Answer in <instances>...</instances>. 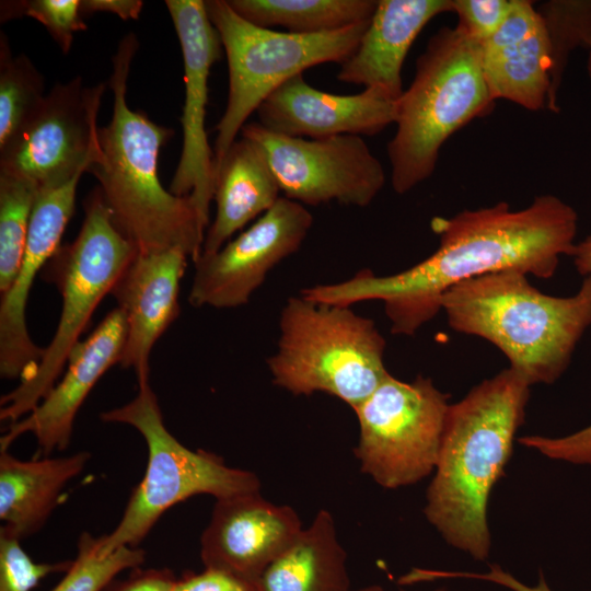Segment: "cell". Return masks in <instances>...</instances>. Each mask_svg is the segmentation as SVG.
Instances as JSON below:
<instances>
[{
  "label": "cell",
  "mask_w": 591,
  "mask_h": 591,
  "mask_svg": "<svg viewBox=\"0 0 591 591\" xmlns=\"http://www.w3.org/2000/svg\"><path fill=\"white\" fill-rule=\"evenodd\" d=\"M138 48L137 36L128 33L113 56L108 81L113 114L106 126L99 127V150L88 172L97 179L116 227L138 253L181 248L194 260L202 251L206 228L190 197L172 194L158 176L160 151L174 130L127 103V81Z\"/></svg>",
  "instance_id": "cell-2"
},
{
  "label": "cell",
  "mask_w": 591,
  "mask_h": 591,
  "mask_svg": "<svg viewBox=\"0 0 591 591\" xmlns=\"http://www.w3.org/2000/svg\"><path fill=\"white\" fill-rule=\"evenodd\" d=\"M91 454L22 461L0 451V519L20 540L38 532L57 506L66 485L80 475Z\"/></svg>",
  "instance_id": "cell-22"
},
{
  "label": "cell",
  "mask_w": 591,
  "mask_h": 591,
  "mask_svg": "<svg viewBox=\"0 0 591 591\" xmlns=\"http://www.w3.org/2000/svg\"><path fill=\"white\" fill-rule=\"evenodd\" d=\"M350 591H384L382 589V587L380 586H369V587H364V588H361V589H358V590H350ZM402 591H405V590H402ZM434 591H448L445 589H437Z\"/></svg>",
  "instance_id": "cell-38"
},
{
  "label": "cell",
  "mask_w": 591,
  "mask_h": 591,
  "mask_svg": "<svg viewBox=\"0 0 591 591\" xmlns=\"http://www.w3.org/2000/svg\"><path fill=\"white\" fill-rule=\"evenodd\" d=\"M302 529L291 507L275 505L259 491L216 499L200 537V558L205 567L256 582Z\"/></svg>",
  "instance_id": "cell-15"
},
{
  "label": "cell",
  "mask_w": 591,
  "mask_h": 591,
  "mask_svg": "<svg viewBox=\"0 0 591 591\" xmlns=\"http://www.w3.org/2000/svg\"><path fill=\"white\" fill-rule=\"evenodd\" d=\"M256 113L263 127L289 137H371L395 124L397 100L381 88L352 95L325 92L310 85L300 73L271 92Z\"/></svg>",
  "instance_id": "cell-16"
},
{
  "label": "cell",
  "mask_w": 591,
  "mask_h": 591,
  "mask_svg": "<svg viewBox=\"0 0 591 591\" xmlns=\"http://www.w3.org/2000/svg\"><path fill=\"white\" fill-rule=\"evenodd\" d=\"M494 102L484 78L482 44L459 25L440 28L397 100L396 131L387 143L394 192L406 194L428 179L443 143L488 113Z\"/></svg>",
  "instance_id": "cell-5"
},
{
  "label": "cell",
  "mask_w": 591,
  "mask_h": 591,
  "mask_svg": "<svg viewBox=\"0 0 591 591\" xmlns=\"http://www.w3.org/2000/svg\"><path fill=\"white\" fill-rule=\"evenodd\" d=\"M240 135L264 150L283 197L305 207L335 201L364 208L384 187V169L361 136L296 138L257 121Z\"/></svg>",
  "instance_id": "cell-11"
},
{
  "label": "cell",
  "mask_w": 591,
  "mask_h": 591,
  "mask_svg": "<svg viewBox=\"0 0 591 591\" xmlns=\"http://www.w3.org/2000/svg\"><path fill=\"white\" fill-rule=\"evenodd\" d=\"M452 12V0H378L354 53L340 65L345 83L381 88L398 100L405 58L422 28L437 15Z\"/></svg>",
  "instance_id": "cell-20"
},
{
  "label": "cell",
  "mask_w": 591,
  "mask_h": 591,
  "mask_svg": "<svg viewBox=\"0 0 591 591\" xmlns=\"http://www.w3.org/2000/svg\"><path fill=\"white\" fill-rule=\"evenodd\" d=\"M188 258L181 248L137 252L111 291L127 325L119 364L132 369L137 381L149 379L151 350L179 315L181 280Z\"/></svg>",
  "instance_id": "cell-18"
},
{
  "label": "cell",
  "mask_w": 591,
  "mask_h": 591,
  "mask_svg": "<svg viewBox=\"0 0 591 591\" xmlns=\"http://www.w3.org/2000/svg\"><path fill=\"white\" fill-rule=\"evenodd\" d=\"M256 587L257 591H350L347 554L333 515L320 510L264 569Z\"/></svg>",
  "instance_id": "cell-23"
},
{
  "label": "cell",
  "mask_w": 591,
  "mask_h": 591,
  "mask_svg": "<svg viewBox=\"0 0 591 591\" xmlns=\"http://www.w3.org/2000/svg\"><path fill=\"white\" fill-rule=\"evenodd\" d=\"M552 47L551 88L546 108L558 112V92L569 55L591 42V0H551L537 10Z\"/></svg>",
  "instance_id": "cell-27"
},
{
  "label": "cell",
  "mask_w": 591,
  "mask_h": 591,
  "mask_svg": "<svg viewBox=\"0 0 591 591\" xmlns=\"http://www.w3.org/2000/svg\"><path fill=\"white\" fill-rule=\"evenodd\" d=\"M450 405L430 379L404 382L390 373L354 408L361 471L387 489L428 476L438 463Z\"/></svg>",
  "instance_id": "cell-10"
},
{
  "label": "cell",
  "mask_w": 591,
  "mask_h": 591,
  "mask_svg": "<svg viewBox=\"0 0 591 591\" xmlns=\"http://www.w3.org/2000/svg\"><path fill=\"white\" fill-rule=\"evenodd\" d=\"M136 254L135 245L116 227L101 189L95 187L84 200L78 235L61 245L42 270V277L61 296L59 323L35 370L1 397V420L18 421L50 392L97 305Z\"/></svg>",
  "instance_id": "cell-7"
},
{
  "label": "cell",
  "mask_w": 591,
  "mask_h": 591,
  "mask_svg": "<svg viewBox=\"0 0 591 591\" xmlns=\"http://www.w3.org/2000/svg\"><path fill=\"white\" fill-rule=\"evenodd\" d=\"M30 16L45 26L63 54L71 49L74 34L88 27L80 13V0L1 1L0 21Z\"/></svg>",
  "instance_id": "cell-29"
},
{
  "label": "cell",
  "mask_w": 591,
  "mask_h": 591,
  "mask_svg": "<svg viewBox=\"0 0 591 591\" xmlns=\"http://www.w3.org/2000/svg\"><path fill=\"white\" fill-rule=\"evenodd\" d=\"M38 190L33 182L0 174V296L20 270Z\"/></svg>",
  "instance_id": "cell-26"
},
{
  "label": "cell",
  "mask_w": 591,
  "mask_h": 591,
  "mask_svg": "<svg viewBox=\"0 0 591 591\" xmlns=\"http://www.w3.org/2000/svg\"><path fill=\"white\" fill-rule=\"evenodd\" d=\"M431 228L439 246L418 264L389 276L362 269L341 282L304 288L301 294L340 306L381 301L391 332L412 336L441 312L444 293L466 280L510 269L552 278L560 258L575 251L578 215L560 198L541 195L520 210L500 201L434 217Z\"/></svg>",
  "instance_id": "cell-1"
},
{
  "label": "cell",
  "mask_w": 591,
  "mask_h": 591,
  "mask_svg": "<svg viewBox=\"0 0 591 591\" xmlns=\"http://www.w3.org/2000/svg\"><path fill=\"white\" fill-rule=\"evenodd\" d=\"M229 69V94L216 126L215 169L236 140L251 114L279 85L326 62L341 65L356 49L369 21L322 34H294L254 25L227 0L205 1Z\"/></svg>",
  "instance_id": "cell-9"
},
{
  "label": "cell",
  "mask_w": 591,
  "mask_h": 591,
  "mask_svg": "<svg viewBox=\"0 0 591 591\" xmlns=\"http://www.w3.org/2000/svg\"><path fill=\"white\" fill-rule=\"evenodd\" d=\"M127 335L124 312L113 309L94 331L72 349L62 378L26 416L11 422L0 438V451L15 439L32 433L40 452L65 450L76 416L102 375L121 361Z\"/></svg>",
  "instance_id": "cell-17"
},
{
  "label": "cell",
  "mask_w": 591,
  "mask_h": 591,
  "mask_svg": "<svg viewBox=\"0 0 591 591\" xmlns=\"http://www.w3.org/2000/svg\"><path fill=\"white\" fill-rule=\"evenodd\" d=\"M385 347L373 320L300 293L281 309L267 367L273 383L293 395L326 393L354 409L390 374Z\"/></svg>",
  "instance_id": "cell-6"
},
{
  "label": "cell",
  "mask_w": 591,
  "mask_h": 591,
  "mask_svg": "<svg viewBox=\"0 0 591 591\" xmlns=\"http://www.w3.org/2000/svg\"><path fill=\"white\" fill-rule=\"evenodd\" d=\"M44 79L24 54L13 56L0 36V148L18 132L45 97Z\"/></svg>",
  "instance_id": "cell-25"
},
{
  "label": "cell",
  "mask_w": 591,
  "mask_h": 591,
  "mask_svg": "<svg viewBox=\"0 0 591 591\" xmlns=\"http://www.w3.org/2000/svg\"><path fill=\"white\" fill-rule=\"evenodd\" d=\"M482 66L494 101L505 99L529 111L547 106L552 47L531 1L512 0L503 23L482 43Z\"/></svg>",
  "instance_id": "cell-19"
},
{
  "label": "cell",
  "mask_w": 591,
  "mask_h": 591,
  "mask_svg": "<svg viewBox=\"0 0 591 591\" xmlns=\"http://www.w3.org/2000/svg\"><path fill=\"white\" fill-rule=\"evenodd\" d=\"M313 225L310 210L283 196L219 251L194 259L188 296L193 306L232 309L246 304L268 273L303 244Z\"/></svg>",
  "instance_id": "cell-13"
},
{
  "label": "cell",
  "mask_w": 591,
  "mask_h": 591,
  "mask_svg": "<svg viewBox=\"0 0 591 591\" xmlns=\"http://www.w3.org/2000/svg\"><path fill=\"white\" fill-rule=\"evenodd\" d=\"M143 8L141 0H80L81 16L113 13L124 21L137 20Z\"/></svg>",
  "instance_id": "cell-36"
},
{
  "label": "cell",
  "mask_w": 591,
  "mask_h": 591,
  "mask_svg": "<svg viewBox=\"0 0 591 591\" xmlns=\"http://www.w3.org/2000/svg\"><path fill=\"white\" fill-rule=\"evenodd\" d=\"M264 150L253 140L236 139L216 170V216L204 239V253L219 251L248 222L281 197Z\"/></svg>",
  "instance_id": "cell-21"
},
{
  "label": "cell",
  "mask_w": 591,
  "mask_h": 591,
  "mask_svg": "<svg viewBox=\"0 0 591 591\" xmlns=\"http://www.w3.org/2000/svg\"><path fill=\"white\" fill-rule=\"evenodd\" d=\"M519 441L551 459L591 465V425L566 437L526 436Z\"/></svg>",
  "instance_id": "cell-32"
},
{
  "label": "cell",
  "mask_w": 591,
  "mask_h": 591,
  "mask_svg": "<svg viewBox=\"0 0 591 591\" xmlns=\"http://www.w3.org/2000/svg\"><path fill=\"white\" fill-rule=\"evenodd\" d=\"M71 561L35 563L21 546V540L0 529V591H33L47 576L65 572Z\"/></svg>",
  "instance_id": "cell-30"
},
{
  "label": "cell",
  "mask_w": 591,
  "mask_h": 591,
  "mask_svg": "<svg viewBox=\"0 0 591 591\" xmlns=\"http://www.w3.org/2000/svg\"><path fill=\"white\" fill-rule=\"evenodd\" d=\"M165 5L181 45L185 83L179 119L183 147L169 190L179 197H190L207 231L216 187L213 150L205 124L208 79L212 65L221 56L222 44L205 1L166 0Z\"/></svg>",
  "instance_id": "cell-14"
},
{
  "label": "cell",
  "mask_w": 591,
  "mask_h": 591,
  "mask_svg": "<svg viewBox=\"0 0 591 591\" xmlns=\"http://www.w3.org/2000/svg\"><path fill=\"white\" fill-rule=\"evenodd\" d=\"M106 84L82 78L57 82L10 141L0 148V174L39 188L88 172L96 157L97 115Z\"/></svg>",
  "instance_id": "cell-12"
},
{
  "label": "cell",
  "mask_w": 591,
  "mask_h": 591,
  "mask_svg": "<svg viewBox=\"0 0 591 591\" xmlns=\"http://www.w3.org/2000/svg\"><path fill=\"white\" fill-rule=\"evenodd\" d=\"M588 48H589V58H588V72H589V77L591 79V42L590 44L588 45Z\"/></svg>",
  "instance_id": "cell-39"
},
{
  "label": "cell",
  "mask_w": 591,
  "mask_h": 591,
  "mask_svg": "<svg viewBox=\"0 0 591 591\" xmlns=\"http://www.w3.org/2000/svg\"><path fill=\"white\" fill-rule=\"evenodd\" d=\"M530 384L507 368L449 407L425 515L453 547L487 558V505L524 422Z\"/></svg>",
  "instance_id": "cell-3"
},
{
  "label": "cell",
  "mask_w": 591,
  "mask_h": 591,
  "mask_svg": "<svg viewBox=\"0 0 591 591\" xmlns=\"http://www.w3.org/2000/svg\"><path fill=\"white\" fill-rule=\"evenodd\" d=\"M511 5L512 0H452V12L456 25L482 44L503 23Z\"/></svg>",
  "instance_id": "cell-31"
},
{
  "label": "cell",
  "mask_w": 591,
  "mask_h": 591,
  "mask_svg": "<svg viewBox=\"0 0 591 591\" xmlns=\"http://www.w3.org/2000/svg\"><path fill=\"white\" fill-rule=\"evenodd\" d=\"M571 256L577 271L584 277L591 276V234L576 244Z\"/></svg>",
  "instance_id": "cell-37"
},
{
  "label": "cell",
  "mask_w": 591,
  "mask_h": 591,
  "mask_svg": "<svg viewBox=\"0 0 591 591\" xmlns=\"http://www.w3.org/2000/svg\"><path fill=\"white\" fill-rule=\"evenodd\" d=\"M137 385L130 402L100 415L105 422L131 426L148 447L143 478L131 493L116 528L100 536V548L105 554L119 547H138L170 508L193 496L207 494L221 499L260 490L254 473L228 466L213 453L182 444L167 430L149 379L137 381Z\"/></svg>",
  "instance_id": "cell-8"
},
{
  "label": "cell",
  "mask_w": 591,
  "mask_h": 591,
  "mask_svg": "<svg viewBox=\"0 0 591 591\" xmlns=\"http://www.w3.org/2000/svg\"><path fill=\"white\" fill-rule=\"evenodd\" d=\"M100 542V537L82 533L74 560L50 591H103L120 572L141 567L146 559L139 547L125 546L105 554Z\"/></svg>",
  "instance_id": "cell-28"
},
{
  "label": "cell",
  "mask_w": 591,
  "mask_h": 591,
  "mask_svg": "<svg viewBox=\"0 0 591 591\" xmlns=\"http://www.w3.org/2000/svg\"><path fill=\"white\" fill-rule=\"evenodd\" d=\"M176 577L167 568L132 569L123 580L112 581L103 591H173Z\"/></svg>",
  "instance_id": "cell-34"
},
{
  "label": "cell",
  "mask_w": 591,
  "mask_h": 591,
  "mask_svg": "<svg viewBox=\"0 0 591 591\" xmlns=\"http://www.w3.org/2000/svg\"><path fill=\"white\" fill-rule=\"evenodd\" d=\"M173 591H257V587L255 581L230 571L205 567L201 572L176 578Z\"/></svg>",
  "instance_id": "cell-33"
},
{
  "label": "cell",
  "mask_w": 591,
  "mask_h": 591,
  "mask_svg": "<svg viewBox=\"0 0 591 591\" xmlns=\"http://www.w3.org/2000/svg\"><path fill=\"white\" fill-rule=\"evenodd\" d=\"M437 578H465V579H476L488 582H494L496 584L508 588L512 591H552L543 575H540L538 582L535 587L528 586L515 579L509 572H506L498 565H490L488 572H467V571H436Z\"/></svg>",
  "instance_id": "cell-35"
},
{
  "label": "cell",
  "mask_w": 591,
  "mask_h": 591,
  "mask_svg": "<svg viewBox=\"0 0 591 591\" xmlns=\"http://www.w3.org/2000/svg\"><path fill=\"white\" fill-rule=\"evenodd\" d=\"M247 22L294 34H322L369 21L378 0H227Z\"/></svg>",
  "instance_id": "cell-24"
},
{
  "label": "cell",
  "mask_w": 591,
  "mask_h": 591,
  "mask_svg": "<svg viewBox=\"0 0 591 591\" xmlns=\"http://www.w3.org/2000/svg\"><path fill=\"white\" fill-rule=\"evenodd\" d=\"M528 277L510 269L466 280L444 293L441 311L453 331L498 348L530 385L552 384L591 327V276L569 297L543 293Z\"/></svg>",
  "instance_id": "cell-4"
}]
</instances>
